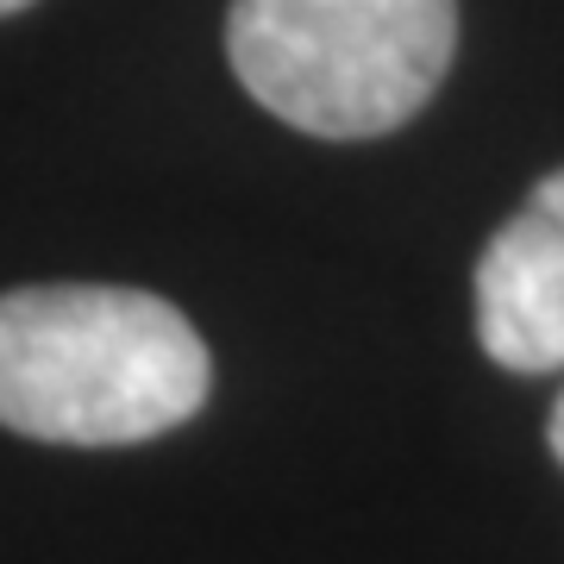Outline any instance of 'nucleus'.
Listing matches in <instances>:
<instances>
[{"label": "nucleus", "instance_id": "nucleus-1", "mask_svg": "<svg viewBox=\"0 0 564 564\" xmlns=\"http://www.w3.org/2000/svg\"><path fill=\"white\" fill-rule=\"evenodd\" d=\"M214 358L144 289L39 282L0 295V426L51 445H139L195 421Z\"/></svg>", "mask_w": 564, "mask_h": 564}, {"label": "nucleus", "instance_id": "nucleus-2", "mask_svg": "<svg viewBox=\"0 0 564 564\" xmlns=\"http://www.w3.org/2000/svg\"><path fill=\"white\" fill-rule=\"evenodd\" d=\"M458 51V0H232L226 57L245 95L314 139L408 126Z\"/></svg>", "mask_w": 564, "mask_h": 564}, {"label": "nucleus", "instance_id": "nucleus-3", "mask_svg": "<svg viewBox=\"0 0 564 564\" xmlns=\"http://www.w3.org/2000/svg\"><path fill=\"white\" fill-rule=\"evenodd\" d=\"M477 339L502 370H564V170L533 182L477 258Z\"/></svg>", "mask_w": 564, "mask_h": 564}, {"label": "nucleus", "instance_id": "nucleus-4", "mask_svg": "<svg viewBox=\"0 0 564 564\" xmlns=\"http://www.w3.org/2000/svg\"><path fill=\"white\" fill-rule=\"evenodd\" d=\"M545 440H552V458L564 464V395H558V408H552V421H545Z\"/></svg>", "mask_w": 564, "mask_h": 564}, {"label": "nucleus", "instance_id": "nucleus-5", "mask_svg": "<svg viewBox=\"0 0 564 564\" xmlns=\"http://www.w3.org/2000/svg\"><path fill=\"white\" fill-rule=\"evenodd\" d=\"M20 7H32V0H0V13H20Z\"/></svg>", "mask_w": 564, "mask_h": 564}]
</instances>
